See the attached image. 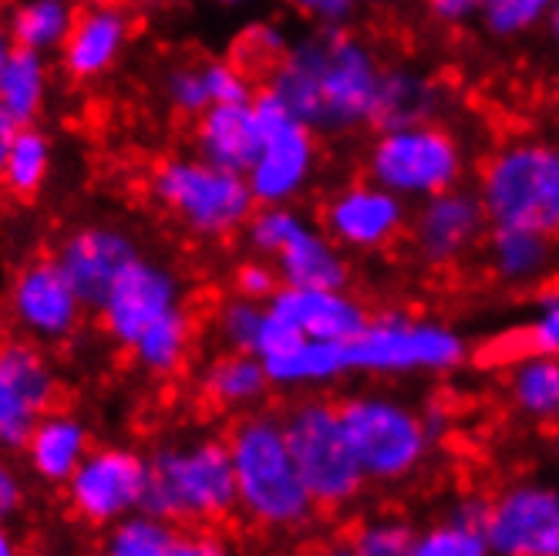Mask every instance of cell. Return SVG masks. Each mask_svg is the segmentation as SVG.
Instances as JSON below:
<instances>
[{
	"instance_id": "1",
	"label": "cell",
	"mask_w": 559,
	"mask_h": 556,
	"mask_svg": "<svg viewBox=\"0 0 559 556\" xmlns=\"http://www.w3.org/2000/svg\"><path fill=\"white\" fill-rule=\"evenodd\" d=\"M381 68L365 37L347 27H313L270 68L266 88L317 135H350L374 126Z\"/></svg>"
},
{
	"instance_id": "2",
	"label": "cell",
	"mask_w": 559,
	"mask_h": 556,
	"mask_svg": "<svg viewBox=\"0 0 559 556\" xmlns=\"http://www.w3.org/2000/svg\"><path fill=\"white\" fill-rule=\"evenodd\" d=\"M226 446L236 475V512L250 527L273 536H297L313 527L321 509L297 472L284 418L263 409L239 415Z\"/></svg>"
},
{
	"instance_id": "3",
	"label": "cell",
	"mask_w": 559,
	"mask_h": 556,
	"mask_svg": "<svg viewBox=\"0 0 559 556\" xmlns=\"http://www.w3.org/2000/svg\"><path fill=\"white\" fill-rule=\"evenodd\" d=\"M145 509L182 527H216L236 512V475L226 439L189 435L148 452Z\"/></svg>"
},
{
	"instance_id": "4",
	"label": "cell",
	"mask_w": 559,
	"mask_h": 556,
	"mask_svg": "<svg viewBox=\"0 0 559 556\" xmlns=\"http://www.w3.org/2000/svg\"><path fill=\"white\" fill-rule=\"evenodd\" d=\"M148 196L189 236L206 244H219L243 233L257 210L247 176L223 169L199 152L158 158L148 173Z\"/></svg>"
},
{
	"instance_id": "5",
	"label": "cell",
	"mask_w": 559,
	"mask_h": 556,
	"mask_svg": "<svg viewBox=\"0 0 559 556\" xmlns=\"http://www.w3.org/2000/svg\"><path fill=\"white\" fill-rule=\"evenodd\" d=\"M354 459L371 486H402L425 469L442 442L428 415L388 391H357L341 402Z\"/></svg>"
},
{
	"instance_id": "6",
	"label": "cell",
	"mask_w": 559,
	"mask_h": 556,
	"mask_svg": "<svg viewBox=\"0 0 559 556\" xmlns=\"http://www.w3.org/2000/svg\"><path fill=\"white\" fill-rule=\"evenodd\" d=\"M478 200L492 226H519L559 240V142L509 139L478 173Z\"/></svg>"
},
{
	"instance_id": "7",
	"label": "cell",
	"mask_w": 559,
	"mask_h": 556,
	"mask_svg": "<svg viewBox=\"0 0 559 556\" xmlns=\"http://www.w3.org/2000/svg\"><path fill=\"white\" fill-rule=\"evenodd\" d=\"M350 375L408 378L452 375L468 362V341L449 321L391 307L371 314L365 331L347 341Z\"/></svg>"
},
{
	"instance_id": "8",
	"label": "cell",
	"mask_w": 559,
	"mask_h": 556,
	"mask_svg": "<svg viewBox=\"0 0 559 556\" xmlns=\"http://www.w3.org/2000/svg\"><path fill=\"white\" fill-rule=\"evenodd\" d=\"M365 176L391 189L402 200L421 203L435 192L462 186L465 145L438 118L415 126L378 129L365 155Z\"/></svg>"
},
{
	"instance_id": "9",
	"label": "cell",
	"mask_w": 559,
	"mask_h": 556,
	"mask_svg": "<svg viewBox=\"0 0 559 556\" xmlns=\"http://www.w3.org/2000/svg\"><path fill=\"white\" fill-rule=\"evenodd\" d=\"M280 418H284L297 472L317 509L341 512L361 499L368 480L347 442L341 405L328 399H300Z\"/></svg>"
},
{
	"instance_id": "10",
	"label": "cell",
	"mask_w": 559,
	"mask_h": 556,
	"mask_svg": "<svg viewBox=\"0 0 559 556\" xmlns=\"http://www.w3.org/2000/svg\"><path fill=\"white\" fill-rule=\"evenodd\" d=\"M253 108L260 118V152L247 169L253 200L257 206L297 203L321 169L317 132L300 122L270 88L253 95Z\"/></svg>"
},
{
	"instance_id": "11",
	"label": "cell",
	"mask_w": 559,
	"mask_h": 556,
	"mask_svg": "<svg viewBox=\"0 0 559 556\" xmlns=\"http://www.w3.org/2000/svg\"><path fill=\"white\" fill-rule=\"evenodd\" d=\"M68 512L92 530H108L148 499V452L135 446H92V452L61 486Z\"/></svg>"
},
{
	"instance_id": "12",
	"label": "cell",
	"mask_w": 559,
	"mask_h": 556,
	"mask_svg": "<svg viewBox=\"0 0 559 556\" xmlns=\"http://www.w3.org/2000/svg\"><path fill=\"white\" fill-rule=\"evenodd\" d=\"M61 402V378L45 344L0 341V449L21 456L27 435Z\"/></svg>"
},
{
	"instance_id": "13",
	"label": "cell",
	"mask_w": 559,
	"mask_h": 556,
	"mask_svg": "<svg viewBox=\"0 0 559 556\" xmlns=\"http://www.w3.org/2000/svg\"><path fill=\"white\" fill-rule=\"evenodd\" d=\"M88 304L78 297L55 257L27 260L8 284V317L21 338L58 347L82 331Z\"/></svg>"
},
{
	"instance_id": "14",
	"label": "cell",
	"mask_w": 559,
	"mask_h": 556,
	"mask_svg": "<svg viewBox=\"0 0 559 556\" xmlns=\"http://www.w3.org/2000/svg\"><path fill=\"white\" fill-rule=\"evenodd\" d=\"M486 206L478 192L452 186L415 203L408 213V247L425 270H452L465 263L489 233Z\"/></svg>"
},
{
	"instance_id": "15",
	"label": "cell",
	"mask_w": 559,
	"mask_h": 556,
	"mask_svg": "<svg viewBox=\"0 0 559 556\" xmlns=\"http://www.w3.org/2000/svg\"><path fill=\"white\" fill-rule=\"evenodd\" d=\"M179 304H186V287L182 276L155 257L139 253L122 276L108 287V294L98 300L95 314H98V328L102 334L115 344L129 351L132 341L163 314L176 310Z\"/></svg>"
},
{
	"instance_id": "16",
	"label": "cell",
	"mask_w": 559,
	"mask_h": 556,
	"mask_svg": "<svg viewBox=\"0 0 559 556\" xmlns=\"http://www.w3.org/2000/svg\"><path fill=\"white\" fill-rule=\"evenodd\" d=\"M408 203L374 179L347 182L328 196L321 226L347 253H378L402 240L408 229Z\"/></svg>"
},
{
	"instance_id": "17",
	"label": "cell",
	"mask_w": 559,
	"mask_h": 556,
	"mask_svg": "<svg viewBox=\"0 0 559 556\" xmlns=\"http://www.w3.org/2000/svg\"><path fill=\"white\" fill-rule=\"evenodd\" d=\"M489 549L499 556H559V483H512L489 499Z\"/></svg>"
},
{
	"instance_id": "18",
	"label": "cell",
	"mask_w": 559,
	"mask_h": 556,
	"mask_svg": "<svg viewBox=\"0 0 559 556\" xmlns=\"http://www.w3.org/2000/svg\"><path fill=\"white\" fill-rule=\"evenodd\" d=\"M142 253L139 240L118 223H85L74 226L71 233L61 236V244L55 250L58 267L71 281L92 310L98 300L108 294V287L122 276V270Z\"/></svg>"
},
{
	"instance_id": "19",
	"label": "cell",
	"mask_w": 559,
	"mask_h": 556,
	"mask_svg": "<svg viewBox=\"0 0 559 556\" xmlns=\"http://www.w3.org/2000/svg\"><path fill=\"white\" fill-rule=\"evenodd\" d=\"M135 17L122 0L115 4L78 8L74 27L68 34L61 55V71L74 85H95L108 78L132 48Z\"/></svg>"
},
{
	"instance_id": "20",
	"label": "cell",
	"mask_w": 559,
	"mask_h": 556,
	"mask_svg": "<svg viewBox=\"0 0 559 556\" xmlns=\"http://www.w3.org/2000/svg\"><path fill=\"white\" fill-rule=\"evenodd\" d=\"M270 307L284 314L300 338L347 344L365 331L371 310L347 287H280Z\"/></svg>"
},
{
	"instance_id": "21",
	"label": "cell",
	"mask_w": 559,
	"mask_h": 556,
	"mask_svg": "<svg viewBox=\"0 0 559 556\" xmlns=\"http://www.w3.org/2000/svg\"><path fill=\"white\" fill-rule=\"evenodd\" d=\"M92 446L95 439H92L88 418L58 405L34 425V431L27 435V442L21 449V459L31 472V480L51 489H61L74 475V469L82 465V459L92 452Z\"/></svg>"
},
{
	"instance_id": "22",
	"label": "cell",
	"mask_w": 559,
	"mask_h": 556,
	"mask_svg": "<svg viewBox=\"0 0 559 556\" xmlns=\"http://www.w3.org/2000/svg\"><path fill=\"white\" fill-rule=\"evenodd\" d=\"M102 549L108 556H213L223 553V543L192 533L189 527L169 520L163 512L135 509L126 520L105 530Z\"/></svg>"
},
{
	"instance_id": "23",
	"label": "cell",
	"mask_w": 559,
	"mask_h": 556,
	"mask_svg": "<svg viewBox=\"0 0 559 556\" xmlns=\"http://www.w3.org/2000/svg\"><path fill=\"white\" fill-rule=\"evenodd\" d=\"M192 152H199L223 169L247 176L260 152V118L253 102L210 105L203 115H195Z\"/></svg>"
},
{
	"instance_id": "24",
	"label": "cell",
	"mask_w": 559,
	"mask_h": 556,
	"mask_svg": "<svg viewBox=\"0 0 559 556\" xmlns=\"http://www.w3.org/2000/svg\"><path fill=\"white\" fill-rule=\"evenodd\" d=\"M195 388L203 402L216 412L247 415L263 409L266 394L273 391L263 357L253 351H223L199 368Z\"/></svg>"
},
{
	"instance_id": "25",
	"label": "cell",
	"mask_w": 559,
	"mask_h": 556,
	"mask_svg": "<svg viewBox=\"0 0 559 556\" xmlns=\"http://www.w3.org/2000/svg\"><path fill=\"white\" fill-rule=\"evenodd\" d=\"M486 270L492 281L512 291L543 284L556 267V240L519 226H489L486 233Z\"/></svg>"
},
{
	"instance_id": "26",
	"label": "cell",
	"mask_w": 559,
	"mask_h": 556,
	"mask_svg": "<svg viewBox=\"0 0 559 556\" xmlns=\"http://www.w3.org/2000/svg\"><path fill=\"white\" fill-rule=\"evenodd\" d=\"M449 92L442 88L435 74L415 68V64H391L381 68L378 82V105H374V126L394 129V126H415L431 122L445 108Z\"/></svg>"
},
{
	"instance_id": "27",
	"label": "cell",
	"mask_w": 559,
	"mask_h": 556,
	"mask_svg": "<svg viewBox=\"0 0 559 556\" xmlns=\"http://www.w3.org/2000/svg\"><path fill=\"white\" fill-rule=\"evenodd\" d=\"M270 385L276 391H321L350 375L347 344L300 338L290 347L263 357Z\"/></svg>"
},
{
	"instance_id": "28",
	"label": "cell",
	"mask_w": 559,
	"mask_h": 556,
	"mask_svg": "<svg viewBox=\"0 0 559 556\" xmlns=\"http://www.w3.org/2000/svg\"><path fill=\"white\" fill-rule=\"evenodd\" d=\"M284 287H347L350 263L324 226L307 223L294 240L273 257Z\"/></svg>"
},
{
	"instance_id": "29",
	"label": "cell",
	"mask_w": 559,
	"mask_h": 556,
	"mask_svg": "<svg viewBox=\"0 0 559 556\" xmlns=\"http://www.w3.org/2000/svg\"><path fill=\"white\" fill-rule=\"evenodd\" d=\"M509 409L530 425L559 422V354L526 351L506 371Z\"/></svg>"
},
{
	"instance_id": "30",
	"label": "cell",
	"mask_w": 559,
	"mask_h": 556,
	"mask_svg": "<svg viewBox=\"0 0 559 556\" xmlns=\"http://www.w3.org/2000/svg\"><path fill=\"white\" fill-rule=\"evenodd\" d=\"M192 344H195V317L186 304H179L176 310L163 314L158 321H152L129 347L132 365L158 381L176 378L192 357Z\"/></svg>"
},
{
	"instance_id": "31",
	"label": "cell",
	"mask_w": 559,
	"mask_h": 556,
	"mask_svg": "<svg viewBox=\"0 0 559 556\" xmlns=\"http://www.w3.org/2000/svg\"><path fill=\"white\" fill-rule=\"evenodd\" d=\"M489 499L462 496L449 506L442 520H435L415 536V556H486L489 549Z\"/></svg>"
},
{
	"instance_id": "32",
	"label": "cell",
	"mask_w": 559,
	"mask_h": 556,
	"mask_svg": "<svg viewBox=\"0 0 559 556\" xmlns=\"http://www.w3.org/2000/svg\"><path fill=\"white\" fill-rule=\"evenodd\" d=\"M51 98V64L48 55L14 48L8 71L0 78V111L14 126H37Z\"/></svg>"
},
{
	"instance_id": "33",
	"label": "cell",
	"mask_w": 559,
	"mask_h": 556,
	"mask_svg": "<svg viewBox=\"0 0 559 556\" xmlns=\"http://www.w3.org/2000/svg\"><path fill=\"white\" fill-rule=\"evenodd\" d=\"M51 173H55L51 135L37 126H17L8 158H4V169H0V189H4L11 200L27 203L45 192Z\"/></svg>"
},
{
	"instance_id": "34",
	"label": "cell",
	"mask_w": 559,
	"mask_h": 556,
	"mask_svg": "<svg viewBox=\"0 0 559 556\" xmlns=\"http://www.w3.org/2000/svg\"><path fill=\"white\" fill-rule=\"evenodd\" d=\"M74 0H17L4 24L17 48L37 55H58L74 27Z\"/></svg>"
},
{
	"instance_id": "35",
	"label": "cell",
	"mask_w": 559,
	"mask_h": 556,
	"mask_svg": "<svg viewBox=\"0 0 559 556\" xmlns=\"http://www.w3.org/2000/svg\"><path fill=\"white\" fill-rule=\"evenodd\" d=\"M556 0H478V24L496 42H515L539 31Z\"/></svg>"
},
{
	"instance_id": "36",
	"label": "cell",
	"mask_w": 559,
	"mask_h": 556,
	"mask_svg": "<svg viewBox=\"0 0 559 556\" xmlns=\"http://www.w3.org/2000/svg\"><path fill=\"white\" fill-rule=\"evenodd\" d=\"M418 530L397 512L365 516L347 536V549L357 556H408L415 549Z\"/></svg>"
},
{
	"instance_id": "37",
	"label": "cell",
	"mask_w": 559,
	"mask_h": 556,
	"mask_svg": "<svg viewBox=\"0 0 559 556\" xmlns=\"http://www.w3.org/2000/svg\"><path fill=\"white\" fill-rule=\"evenodd\" d=\"M304 226H307V216L294 203H284V206H257L253 216L243 226V240H247L250 253L273 260Z\"/></svg>"
},
{
	"instance_id": "38",
	"label": "cell",
	"mask_w": 559,
	"mask_h": 556,
	"mask_svg": "<svg viewBox=\"0 0 559 556\" xmlns=\"http://www.w3.org/2000/svg\"><path fill=\"white\" fill-rule=\"evenodd\" d=\"M263 314H266V304L233 294L213 310V338L219 341L223 351H253L257 354Z\"/></svg>"
},
{
	"instance_id": "39",
	"label": "cell",
	"mask_w": 559,
	"mask_h": 556,
	"mask_svg": "<svg viewBox=\"0 0 559 556\" xmlns=\"http://www.w3.org/2000/svg\"><path fill=\"white\" fill-rule=\"evenodd\" d=\"M163 95L169 102V108L182 118H195L203 115L213 102L206 92V74H203V61H176L169 64V71L163 74Z\"/></svg>"
},
{
	"instance_id": "40",
	"label": "cell",
	"mask_w": 559,
	"mask_h": 556,
	"mask_svg": "<svg viewBox=\"0 0 559 556\" xmlns=\"http://www.w3.org/2000/svg\"><path fill=\"white\" fill-rule=\"evenodd\" d=\"M287 48H290V34L284 27L273 21H257L236 37L233 58L247 71H270L280 58H284Z\"/></svg>"
},
{
	"instance_id": "41",
	"label": "cell",
	"mask_w": 559,
	"mask_h": 556,
	"mask_svg": "<svg viewBox=\"0 0 559 556\" xmlns=\"http://www.w3.org/2000/svg\"><path fill=\"white\" fill-rule=\"evenodd\" d=\"M206 74V92L213 105H229V102H253V78L236 58H206L203 61Z\"/></svg>"
},
{
	"instance_id": "42",
	"label": "cell",
	"mask_w": 559,
	"mask_h": 556,
	"mask_svg": "<svg viewBox=\"0 0 559 556\" xmlns=\"http://www.w3.org/2000/svg\"><path fill=\"white\" fill-rule=\"evenodd\" d=\"M284 287L280 284V273H276V263L266 260V257H250L243 263H236L233 270V294L239 297H250V300H260V304H270V297Z\"/></svg>"
},
{
	"instance_id": "43",
	"label": "cell",
	"mask_w": 559,
	"mask_h": 556,
	"mask_svg": "<svg viewBox=\"0 0 559 556\" xmlns=\"http://www.w3.org/2000/svg\"><path fill=\"white\" fill-rule=\"evenodd\" d=\"M526 341L536 351L559 354V287H549L526 321Z\"/></svg>"
},
{
	"instance_id": "44",
	"label": "cell",
	"mask_w": 559,
	"mask_h": 556,
	"mask_svg": "<svg viewBox=\"0 0 559 556\" xmlns=\"http://www.w3.org/2000/svg\"><path fill=\"white\" fill-rule=\"evenodd\" d=\"M287 11L310 21L313 27H347L361 0H280Z\"/></svg>"
},
{
	"instance_id": "45",
	"label": "cell",
	"mask_w": 559,
	"mask_h": 556,
	"mask_svg": "<svg viewBox=\"0 0 559 556\" xmlns=\"http://www.w3.org/2000/svg\"><path fill=\"white\" fill-rule=\"evenodd\" d=\"M24 506H27V475L11 459V452L0 449V516L4 520H17Z\"/></svg>"
},
{
	"instance_id": "46",
	"label": "cell",
	"mask_w": 559,
	"mask_h": 556,
	"mask_svg": "<svg viewBox=\"0 0 559 556\" xmlns=\"http://www.w3.org/2000/svg\"><path fill=\"white\" fill-rule=\"evenodd\" d=\"M425 8L445 27H462L478 17V0H425Z\"/></svg>"
},
{
	"instance_id": "47",
	"label": "cell",
	"mask_w": 559,
	"mask_h": 556,
	"mask_svg": "<svg viewBox=\"0 0 559 556\" xmlns=\"http://www.w3.org/2000/svg\"><path fill=\"white\" fill-rule=\"evenodd\" d=\"M11 523L14 520H4V516H0V556H11V553L21 549V540H17V533H14Z\"/></svg>"
},
{
	"instance_id": "48",
	"label": "cell",
	"mask_w": 559,
	"mask_h": 556,
	"mask_svg": "<svg viewBox=\"0 0 559 556\" xmlns=\"http://www.w3.org/2000/svg\"><path fill=\"white\" fill-rule=\"evenodd\" d=\"M14 132H17V126L11 122L4 111H0V169H4V158H8V149H11Z\"/></svg>"
},
{
	"instance_id": "49",
	"label": "cell",
	"mask_w": 559,
	"mask_h": 556,
	"mask_svg": "<svg viewBox=\"0 0 559 556\" xmlns=\"http://www.w3.org/2000/svg\"><path fill=\"white\" fill-rule=\"evenodd\" d=\"M14 37H11V31H8V24H0V78H4V71H8V61H11V55H14Z\"/></svg>"
},
{
	"instance_id": "50",
	"label": "cell",
	"mask_w": 559,
	"mask_h": 556,
	"mask_svg": "<svg viewBox=\"0 0 559 556\" xmlns=\"http://www.w3.org/2000/svg\"><path fill=\"white\" fill-rule=\"evenodd\" d=\"M546 34H549V42H552V48L559 51V0L552 4V11H549V17H546Z\"/></svg>"
},
{
	"instance_id": "51",
	"label": "cell",
	"mask_w": 559,
	"mask_h": 556,
	"mask_svg": "<svg viewBox=\"0 0 559 556\" xmlns=\"http://www.w3.org/2000/svg\"><path fill=\"white\" fill-rule=\"evenodd\" d=\"M361 4H368V8H381V11H388V8H405V4H412V0H361Z\"/></svg>"
},
{
	"instance_id": "52",
	"label": "cell",
	"mask_w": 559,
	"mask_h": 556,
	"mask_svg": "<svg viewBox=\"0 0 559 556\" xmlns=\"http://www.w3.org/2000/svg\"><path fill=\"white\" fill-rule=\"evenodd\" d=\"M213 4H219V8H247V4H253V0H213Z\"/></svg>"
},
{
	"instance_id": "53",
	"label": "cell",
	"mask_w": 559,
	"mask_h": 556,
	"mask_svg": "<svg viewBox=\"0 0 559 556\" xmlns=\"http://www.w3.org/2000/svg\"><path fill=\"white\" fill-rule=\"evenodd\" d=\"M78 8H95V4H115V0H74Z\"/></svg>"
},
{
	"instance_id": "54",
	"label": "cell",
	"mask_w": 559,
	"mask_h": 556,
	"mask_svg": "<svg viewBox=\"0 0 559 556\" xmlns=\"http://www.w3.org/2000/svg\"><path fill=\"white\" fill-rule=\"evenodd\" d=\"M556 456H559V422H556Z\"/></svg>"
},
{
	"instance_id": "55",
	"label": "cell",
	"mask_w": 559,
	"mask_h": 556,
	"mask_svg": "<svg viewBox=\"0 0 559 556\" xmlns=\"http://www.w3.org/2000/svg\"><path fill=\"white\" fill-rule=\"evenodd\" d=\"M158 4H182V0H158Z\"/></svg>"
}]
</instances>
